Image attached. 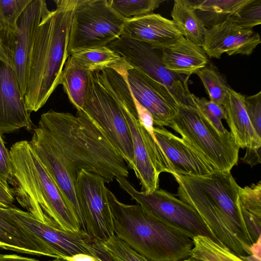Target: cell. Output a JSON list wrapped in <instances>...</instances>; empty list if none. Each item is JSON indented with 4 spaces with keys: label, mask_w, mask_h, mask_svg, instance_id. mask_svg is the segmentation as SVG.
Here are the masks:
<instances>
[{
    "label": "cell",
    "mask_w": 261,
    "mask_h": 261,
    "mask_svg": "<svg viewBox=\"0 0 261 261\" xmlns=\"http://www.w3.org/2000/svg\"><path fill=\"white\" fill-rule=\"evenodd\" d=\"M126 79L134 99L150 113L154 125L169 127L178 104L167 87L130 66Z\"/></svg>",
    "instance_id": "obj_14"
},
{
    "label": "cell",
    "mask_w": 261,
    "mask_h": 261,
    "mask_svg": "<svg viewBox=\"0 0 261 261\" xmlns=\"http://www.w3.org/2000/svg\"><path fill=\"white\" fill-rule=\"evenodd\" d=\"M125 20L113 10L108 0H78L71 21L68 57L107 46L121 36Z\"/></svg>",
    "instance_id": "obj_8"
},
{
    "label": "cell",
    "mask_w": 261,
    "mask_h": 261,
    "mask_svg": "<svg viewBox=\"0 0 261 261\" xmlns=\"http://www.w3.org/2000/svg\"><path fill=\"white\" fill-rule=\"evenodd\" d=\"M180 261H202V260L190 256L187 258H186L185 259H183V260H181Z\"/></svg>",
    "instance_id": "obj_44"
},
{
    "label": "cell",
    "mask_w": 261,
    "mask_h": 261,
    "mask_svg": "<svg viewBox=\"0 0 261 261\" xmlns=\"http://www.w3.org/2000/svg\"><path fill=\"white\" fill-rule=\"evenodd\" d=\"M181 36L172 20L152 13L125 19L121 36L160 49L173 43Z\"/></svg>",
    "instance_id": "obj_19"
},
{
    "label": "cell",
    "mask_w": 261,
    "mask_h": 261,
    "mask_svg": "<svg viewBox=\"0 0 261 261\" xmlns=\"http://www.w3.org/2000/svg\"><path fill=\"white\" fill-rule=\"evenodd\" d=\"M13 179V166L9 151L0 134V181L10 190L9 184H12Z\"/></svg>",
    "instance_id": "obj_37"
},
{
    "label": "cell",
    "mask_w": 261,
    "mask_h": 261,
    "mask_svg": "<svg viewBox=\"0 0 261 261\" xmlns=\"http://www.w3.org/2000/svg\"><path fill=\"white\" fill-rule=\"evenodd\" d=\"M14 197L11 189H7L0 181V206L9 208L14 205Z\"/></svg>",
    "instance_id": "obj_40"
},
{
    "label": "cell",
    "mask_w": 261,
    "mask_h": 261,
    "mask_svg": "<svg viewBox=\"0 0 261 261\" xmlns=\"http://www.w3.org/2000/svg\"><path fill=\"white\" fill-rule=\"evenodd\" d=\"M173 175L180 199L196 210L222 246L239 257L250 255L253 243L238 206L241 187L230 173Z\"/></svg>",
    "instance_id": "obj_1"
},
{
    "label": "cell",
    "mask_w": 261,
    "mask_h": 261,
    "mask_svg": "<svg viewBox=\"0 0 261 261\" xmlns=\"http://www.w3.org/2000/svg\"><path fill=\"white\" fill-rule=\"evenodd\" d=\"M89 73L81 68L73 58L69 56L59 80L71 103L77 111L83 110L86 101Z\"/></svg>",
    "instance_id": "obj_23"
},
{
    "label": "cell",
    "mask_w": 261,
    "mask_h": 261,
    "mask_svg": "<svg viewBox=\"0 0 261 261\" xmlns=\"http://www.w3.org/2000/svg\"><path fill=\"white\" fill-rule=\"evenodd\" d=\"M101 244L112 261H149L115 234Z\"/></svg>",
    "instance_id": "obj_32"
},
{
    "label": "cell",
    "mask_w": 261,
    "mask_h": 261,
    "mask_svg": "<svg viewBox=\"0 0 261 261\" xmlns=\"http://www.w3.org/2000/svg\"><path fill=\"white\" fill-rule=\"evenodd\" d=\"M244 96L231 89L224 101L226 121L239 148H261V138L255 132L247 114Z\"/></svg>",
    "instance_id": "obj_22"
},
{
    "label": "cell",
    "mask_w": 261,
    "mask_h": 261,
    "mask_svg": "<svg viewBox=\"0 0 261 261\" xmlns=\"http://www.w3.org/2000/svg\"><path fill=\"white\" fill-rule=\"evenodd\" d=\"M115 179L120 188L152 217L192 238L207 237L222 246L196 210L185 202L160 188L146 193L136 190L125 178L119 177Z\"/></svg>",
    "instance_id": "obj_9"
},
{
    "label": "cell",
    "mask_w": 261,
    "mask_h": 261,
    "mask_svg": "<svg viewBox=\"0 0 261 261\" xmlns=\"http://www.w3.org/2000/svg\"><path fill=\"white\" fill-rule=\"evenodd\" d=\"M238 203L247 211L261 217V181L241 187Z\"/></svg>",
    "instance_id": "obj_34"
},
{
    "label": "cell",
    "mask_w": 261,
    "mask_h": 261,
    "mask_svg": "<svg viewBox=\"0 0 261 261\" xmlns=\"http://www.w3.org/2000/svg\"><path fill=\"white\" fill-rule=\"evenodd\" d=\"M169 127L216 171L230 172L237 164L240 148L231 133H220L195 107L178 105Z\"/></svg>",
    "instance_id": "obj_7"
},
{
    "label": "cell",
    "mask_w": 261,
    "mask_h": 261,
    "mask_svg": "<svg viewBox=\"0 0 261 261\" xmlns=\"http://www.w3.org/2000/svg\"><path fill=\"white\" fill-rule=\"evenodd\" d=\"M238 206L249 237L253 244L260 238L261 217L247 211L238 203Z\"/></svg>",
    "instance_id": "obj_38"
},
{
    "label": "cell",
    "mask_w": 261,
    "mask_h": 261,
    "mask_svg": "<svg viewBox=\"0 0 261 261\" xmlns=\"http://www.w3.org/2000/svg\"><path fill=\"white\" fill-rule=\"evenodd\" d=\"M54 2L56 8L43 16L28 58L23 98L30 113L41 108L59 85L68 57L71 21L78 0Z\"/></svg>",
    "instance_id": "obj_3"
},
{
    "label": "cell",
    "mask_w": 261,
    "mask_h": 261,
    "mask_svg": "<svg viewBox=\"0 0 261 261\" xmlns=\"http://www.w3.org/2000/svg\"><path fill=\"white\" fill-rule=\"evenodd\" d=\"M195 73L201 80L210 100L223 106L231 88L223 75L212 65H206Z\"/></svg>",
    "instance_id": "obj_28"
},
{
    "label": "cell",
    "mask_w": 261,
    "mask_h": 261,
    "mask_svg": "<svg viewBox=\"0 0 261 261\" xmlns=\"http://www.w3.org/2000/svg\"><path fill=\"white\" fill-rule=\"evenodd\" d=\"M71 56L81 68L88 72L115 67L125 62L108 46L84 50Z\"/></svg>",
    "instance_id": "obj_26"
},
{
    "label": "cell",
    "mask_w": 261,
    "mask_h": 261,
    "mask_svg": "<svg viewBox=\"0 0 261 261\" xmlns=\"http://www.w3.org/2000/svg\"><path fill=\"white\" fill-rule=\"evenodd\" d=\"M8 210L11 217L41 239L57 258L68 260L75 255L83 254L99 261H111L101 243L84 230L73 231L55 228L38 221L28 212L14 206Z\"/></svg>",
    "instance_id": "obj_11"
},
{
    "label": "cell",
    "mask_w": 261,
    "mask_h": 261,
    "mask_svg": "<svg viewBox=\"0 0 261 261\" xmlns=\"http://www.w3.org/2000/svg\"><path fill=\"white\" fill-rule=\"evenodd\" d=\"M29 143L49 172L71 213L85 230L75 192L76 177L72 173L60 149L46 129L40 124L33 129ZM86 231V230H85Z\"/></svg>",
    "instance_id": "obj_13"
},
{
    "label": "cell",
    "mask_w": 261,
    "mask_h": 261,
    "mask_svg": "<svg viewBox=\"0 0 261 261\" xmlns=\"http://www.w3.org/2000/svg\"><path fill=\"white\" fill-rule=\"evenodd\" d=\"M240 257L244 261H260V257L253 254L240 256Z\"/></svg>",
    "instance_id": "obj_43"
},
{
    "label": "cell",
    "mask_w": 261,
    "mask_h": 261,
    "mask_svg": "<svg viewBox=\"0 0 261 261\" xmlns=\"http://www.w3.org/2000/svg\"><path fill=\"white\" fill-rule=\"evenodd\" d=\"M171 15L182 36L199 46H202L207 28L188 0H175Z\"/></svg>",
    "instance_id": "obj_24"
},
{
    "label": "cell",
    "mask_w": 261,
    "mask_h": 261,
    "mask_svg": "<svg viewBox=\"0 0 261 261\" xmlns=\"http://www.w3.org/2000/svg\"><path fill=\"white\" fill-rule=\"evenodd\" d=\"M111 7L125 19L152 13L164 2L160 0H109Z\"/></svg>",
    "instance_id": "obj_29"
},
{
    "label": "cell",
    "mask_w": 261,
    "mask_h": 261,
    "mask_svg": "<svg viewBox=\"0 0 261 261\" xmlns=\"http://www.w3.org/2000/svg\"><path fill=\"white\" fill-rule=\"evenodd\" d=\"M134 101L140 123L153 138H155L153 132L154 122L151 115L135 99Z\"/></svg>",
    "instance_id": "obj_39"
},
{
    "label": "cell",
    "mask_w": 261,
    "mask_h": 261,
    "mask_svg": "<svg viewBox=\"0 0 261 261\" xmlns=\"http://www.w3.org/2000/svg\"><path fill=\"white\" fill-rule=\"evenodd\" d=\"M115 234L149 261H180L190 256L192 238L152 217L139 204L119 201L107 188Z\"/></svg>",
    "instance_id": "obj_5"
},
{
    "label": "cell",
    "mask_w": 261,
    "mask_h": 261,
    "mask_svg": "<svg viewBox=\"0 0 261 261\" xmlns=\"http://www.w3.org/2000/svg\"><path fill=\"white\" fill-rule=\"evenodd\" d=\"M48 10L44 0H31L20 16L15 33L14 69L23 96L30 52L37 29Z\"/></svg>",
    "instance_id": "obj_18"
},
{
    "label": "cell",
    "mask_w": 261,
    "mask_h": 261,
    "mask_svg": "<svg viewBox=\"0 0 261 261\" xmlns=\"http://www.w3.org/2000/svg\"><path fill=\"white\" fill-rule=\"evenodd\" d=\"M38 123L49 133L63 154L73 175L86 170L105 183L129 175L126 162L102 129L83 111L76 116L49 110Z\"/></svg>",
    "instance_id": "obj_2"
},
{
    "label": "cell",
    "mask_w": 261,
    "mask_h": 261,
    "mask_svg": "<svg viewBox=\"0 0 261 261\" xmlns=\"http://www.w3.org/2000/svg\"><path fill=\"white\" fill-rule=\"evenodd\" d=\"M107 46L117 53L131 67L140 70L166 87L178 105L195 107L188 87L189 76L179 74L166 68L159 49L123 36Z\"/></svg>",
    "instance_id": "obj_10"
},
{
    "label": "cell",
    "mask_w": 261,
    "mask_h": 261,
    "mask_svg": "<svg viewBox=\"0 0 261 261\" xmlns=\"http://www.w3.org/2000/svg\"><path fill=\"white\" fill-rule=\"evenodd\" d=\"M32 129L14 69L0 61V134Z\"/></svg>",
    "instance_id": "obj_15"
},
{
    "label": "cell",
    "mask_w": 261,
    "mask_h": 261,
    "mask_svg": "<svg viewBox=\"0 0 261 261\" xmlns=\"http://www.w3.org/2000/svg\"><path fill=\"white\" fill-rule=\"evenodd\" d=\"M226 20L237 28L252 30L261 23V0H248Z\"/></svg>",
    "instance_id": "obj_30"
},
{
    "label": "cell",
    "mask_w": 261,
    "mask_h": 261,
    "mask_svg": "<svg viewBox=\"0 0 261 261\" xmlns=\"http://www.w3.org/2000/svg\"><path fill=\"white\" fill-rule=\"evenodd\" d=\"M75 187L86 231L99 242L107 241L115 233L105 181L82 170L77 173Z\"/></svg>",
    "instance_id": "obj_12"
},
{
    "label": "cell",
    "mask_w": 261,
    "mask_h": 261,
    "mask_svg": "<svg viewBox=\"0 0 261 261\" xmlns=\"http://www.w3.org/2000/svg\"><path fill=\"white\" fill-rule=\"evenodd\" d=\"M5 30H9L6 29V28L5 26V25L0 20V32H3V31H4Z\"/></svg>",
    "instance_id": "obj_45"
},
{
    "label": "cell",
    "mask_w": 261,
    "mask_h": 261,
    "mask_svg": "<svg viewBox=\"0 0 261 261\" xmlns=\"http://www.w3.org/2000/svg\"><path fill=\"white\" fill-rule=\"evenodd\" d=\"M9 153L13 179L11 191L17 202L38 221L51 227L77 231L81 227L65 203L48 170L29 141L13 144Z\"/></svg>",
    "instance_id": "obj_4"
},
{
    "label": "cell",
    "mask_w": 261,
    "mask_h": 261,
    "mask_svg": "<svg viewBox=\"0 0 261 261\" xmlns=\"http://www.w3.org/2000/svg\"><path fill=\"white\" fill-rule=\"evenodd\" d=\"M244 102L250 121L257 136L261 138V91L244 96Z\"/></svg>",
    "instance_id": "obj_35"
},
{
    "label": "cell",
    "mask_w": 261,
    "mask_h": 261,
    "mask_svg": "<svg viewBox=\"0 0 261 261\" xmlns=\"http://www.w3.org/2000/svg\"><path fill=\"white\" fill-rule=\"evenodd\" d=\"M260 42L258 33L237 28L225 20L206 29L202 47L209 58L220 59L223 54L249 56Z\"/></svg>",
    "instance_id": "obj_16"
},
{
    "label": "cell",
    "mask_w": 261,
    "mask_h": 261,
    "mask_svg": "<svg viewBox=\"0 0 261 261\" xmlns=\"http://www.w3.org/2000/svg\"><path fill=\"white\" fill-rule=\"evenodd\" d=\"M153 132L157 142L172 167L174 174L201 176L216 171L181 138L164 127L154 126Z\"/></svg>",
    "instance_id": "obj_17"
},
{
    "label": "cell",
    "mask_w": 261,
    "mask_h": 261,
    "mask_svg": "<svg viewBox=\"0 0 261 261\" xmlns=\"http://www.w3.org/2000/svg\"><path fill=\"white\" fill-rule=\"evenodd\" d=\"M0 261H40L34 258L23 256L16 254H0Z\"/></svg>",
    "instance_id": "obj_42"
},
{
    "label": "cell",
    "mask_w": 261,
    "mask_h": 261,
    "mask_svg": "<svg viewBox=\"0 0 261 261\" xmlns=\"http://www.w3.org/2000/svg\"><path fill=\"white\" fill-rule=\"evenodd\" d=\"M246 148L245 154L241 158V160L251 167L259 164L261 161V149Z\"/></svg>",
    "instance_id": "obj_41"
},
{
    "label": "cell",
    "mask_w": 261,
    "mask_h": 261,
    "mask_svg": "<svg viewBox=\"0 0 261 261\" xmlns=\"http://www.w3.org/2000/svg\"><path fill=\"white\" fill-rule=\"evenodd\" d=\"M206 28L224 21L248 0H188Z\"/></svg>",
    "instance_id": "obj_25"
},
{
    "label": "cell",
    "mask_w": 261,
    "mask_h": 261,
    "mask_svg": "<svg viewBox=\"0 0 261 261\" xmlns=\"http://www.w3.org/2000/svg\"><path fill=\"white\" fill-rule=\"evenodd\" d=\"M192 239L190 257L202 261H244L207 237L199 236Z\"/></svg>",
    "instance_id": "obj_27"
},
{
    "label": "cell",
    "mask_w": 261,
    "mask_h": 261,
    "mask_svg": "<svg viewBox=\"0 0 261 261\" xmlns=\"http://www.w3.org/2000/svg\"><path fill=\"white\" fill-rule=\"evenodd\" d=\"M31 0H0V20L16 33L18 20Z\"/></svg>",
    "instance_id": "obj_33"
},
{
    "label": "cell",
    "mask_w": 261,
    "mask_h": 261,
    "mask_svg": "<svg viewBox=\"0 0 261 261\" xmlns=\"http://www.w3.org/2000/svg\"><path fill=\"white\" fill-rule=\"evenodd\" d=\"M195 108L221 134H224L228 130L223 126L221 119H225L226 112L223 106L208 100L205 98H199L192 94Z\"/></svg>",
    "instance_id": "obj_31"
},
{
    "label": "cell",
    "mask_w": 261,
    "mask_h": 261,
    "mask_svg": "<svg viewBox=\"0 0 261 261\" xmlns=\"http://www.w3.org/2000/svg\"><path fill=\"white\" fill-rule=\"evenodd\" d=\"M0 248L16 252L56 258L50 248L11 216L8 208L0 206Z\"/></svg>",
    "instance_id": "obj_20"
},
{
    "label": "cell",
    "mask_w": 261,
    "mask_h": 261,
    "mask_svg": "<svg viewBox=\"0 0 261 261\" xmlns=\"http://www.w3.org/2000/svg\"><path fill=\"white\" fill-rule=\"evenodd\" d=\"M15 33L9 30L0 32V61L14 68Z\"/></svg>",
    "instance_id": "obj_36"
},
{
    "label": "cell",
    "mask_w": 261,
    "mask_h": 261,
    "mask_svg": "<svg viewBox=\"0 0 261 261\" xmlns=\"http://www.w3.org/2000/svg\"><path fill=\"white\" fill-rule=\"evenodd\" d=\"M159 50L165 68L179 74L190 76L205 67L208 62V56L202 46L182 36Z\"/></svg>",
    "instance_id": "obj_21"
},
{
    "label": "cell",
    "mask_w": 261,
    "mask_h": 261,
    "mask_svg": "<svg viewBox=\"0 0 261 261\" xmlns=\"http://www.w3.org/2000/svg\"><path fill=\"white\" fill-rule=\"evenodd\" d=\"M50 261H69V260L61 259H58V258H55V259H53V260H50Z\"/></svg>",
    "instance_id": "obj_46"
},
{
    "label": "cell",
    "mask_w": 261,
    "mask_h": 261,
    "mask_svg": "<svg viewBox=\"0 0 261 261\" xmlns=\"http://www.w3.org/2000/svg\"><path fill=\"white\" fill-rule=\"evenodd\" d=\"M128 66L125 62L115 67L89 72L83 110L102 129L133 170L134 150L123 112L125 102L132 95L126 79Z\"/></svg>",
    "instance_id": "obj_6"
}]
</instances>
